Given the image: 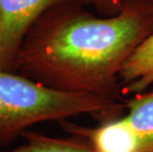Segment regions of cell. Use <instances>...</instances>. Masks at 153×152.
Listing matches in <instances>:
<instances>
[{
  "instance_id": "obj_4",
  "label": "cell",
  "mask_w": 153,
  "mask_h": 152,
  "mask_svg": "<svg viewBox=\"0 0 153 152\" xmlns=\"http://www.w3.org/2000/svg\"><path fill=\"white\" fill-rule=\"evenodd\" d=\"M120 82L122 90L134 95L145 92L153 85V31L123 63Z\"/></svg>"
},
{
  "instance_id": "obj_1",
  "label": "cell",
  "mask_w": 153,
  "mask_h": 152,
  "mask_svg": "<svg viewBox=\"0 0 153 152\" xmlns=\"http://www.w3.org/2000/svg\"><path fill=\"white\" fill-rule=\"evenodd\" d=\"M72 2L32 28L16 67L55 90L120 100V69L153 31L152 0H123L110 17H97Z\"/></svg>"
},
{
  "instance_id": "obj_6",
  "label": "cell",
  "mask_w": 153,
  "mask_h": 152,
  "mask_svg": "<svg viewBox=\"0 0 153 152\" xmlns=\"http://www.w3.org/2000/svg\"><path fill=\"white\" fill-rule=\"evenodd\" d=\"M22 136L26 140L24 145L0 152H95L86 140L75 136L51 137L32 130L24 131Z\"/></svg>"
},
{
  "instance_id": "obj_7",
  "label": "cell",
  "mask_w": 153,
  "mask_h": 152,
  "mask_svg": "<svg viewBox=\"0 0 153 152\" xmlns=\"http://www.w3.org/2000/svg\"><path fill=\"white\" fill-rule=\"evenodd\" d=\"M75 1L93 6L104 17L116 15L123 4V0H75Z\"/></svg>"
},
{
  "instance_id": "obj_3",
  "label": "cell",
  "mask_w": 153,
  "mask_h": 152,
  "mask_svg": "<svg viewBox=\"0 0 153 152\" xmlns=\"http://www.w3.org/2000/svg\"><path fill=\"white\" fill-rule=\"evenodd\" d=\"M69 1L75 0H0V69L16 66L26 35L42 15Z\"/></svg>"
},
{
  "instance_id": "obj_2",
  "label": "cell",
  "mask_w": 153,
  "mask_h": 152,
  "mask_svg": "<svg viewBox=\"0 0 153 152\" xmlns=\"http://www.w3.org/2000/svg\"><path fill=\"white\" fill-rule=\"evenodd\" d=\"M123 111L125 103L120 100L59 91L0 69V146L39 122H63L85 114L103 121L122 116Z\"/></svg>"
},
{
  "instance_id": "obj_5",
  "label": "cell",
  "mask_w": 153,
  "mask_h": 152,
  "mask_svg": "<svg viewBox=\"0 0 153 152\" xmlns=\"http://www.w3.org/2000/svg\"><path fill=\"white\" fill-rule=\"evenodd\" d=\"M125 110L123 118L134 134L138 152H153V90L126 100Z\"/></svg>"
}]
</instances>
